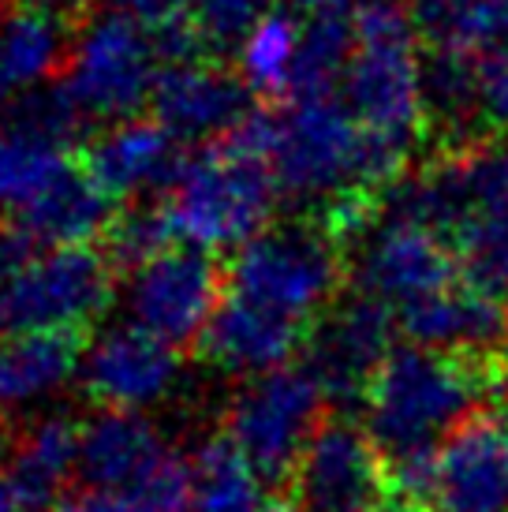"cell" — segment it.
Listing matches in <instances>:
<instances>
[{
  "label": "cell",
  "instance_id": "cell-1",
  "mask_svg": "<svg viewBox=\"0 0 508 512\" xmlns=\"http://www.w3.org/2000/svg\"><path fill=\"white\" fill-rule=\"evenodd\" d=\"M381 206L438 232L467 285L508 299V146L471 143L381 191Z\"/></svg>",
  "mask_w": 508,
  "mask_h": 512
},
{
  "label": "cell",
  "instance_id": "cell-2",
  "mask_svg": "<svg viewBox=\"0 0 508 512\" xmlns=\"http://www.w3.org/2000/svg\"><path fill=\"white\" fill-rule=\"evenodd\" d=\"M505 374L482 356L408 344L378 370L367 400V430L389 471L423 464L467 427Z\"/></svg>",
  "mask_w": 508,
  "mask_h": 512
},
{
  "label": "cell",
  "instance_id": "cell-3",
  "mask_svg": "<svg viewBox=\"0 0 508 512\" xmlns=\"http://www.w3.org/2000/svg\"><path fill=\"white\" fill-rule=\"evenodd\" d=\"M273 113H254L225 143L187 154L176 184L165 191L161 217L172 243L198 251H225L251 243L269 228L273 202L281 195L269 169Z\"/></svg>",
  "mask_w": 508,
  "mask_h": 512
},
{
  "label": "cell",
  "instance_id": "cell-4",
  "mask_svg": "<svg viewBox=\"0 0 508 512\" xmlns=\"http://www.w3.org/2000/svg\"><path fill=\"white\" fill-rule=\"evenodd\" d=\"M269 169L281 195L333 210L352 199H378L400 180L404 161L370 139L340 94L288 98L273 113Z\"/></svg>",
  "mask_w": 508,
  "mask_h": 512
},
{
  "label": "cell",
  "instance_id": "cell-5",
  "mask_svg": "<svg viewBox=\"0 0 508 512\" xmlns=\"http://www.w3.org/2000/svg\"><path fill=\"white\" fill-rule=\"evenodd\" d=\"M340 98L370 139L408 161L426 128V60L419 30L396 0H370L355 12V49Z\"/></svg>",
  "mask_w": 508,
  "mask_h": 512
},
{
  "label": "cell",
  "instance_id": "cell-6",
  "mask_svg": "<svg viewBox=\"0 0 508 512\" xmlns=\"http://www.w3.org/2000/svg\"><path fill=\"white\" fill-rule=\"evenodd\" d=\"M344 281V243L325 228L322 217L281 221L243 243L232 270L228 296L251 303L269 318L311 333Z\"/></svg>",
  "mask_w": 508,
  "mask_h": 512
},
{
  "label": "cell",
  "instance_id": "cell-7",
  "mask_svg": "<svg viewBox=\"0 0 508 512\" xmlns=\"http://www.w3.org/2000/svg\"><path fill=\"white\" fill-rule=\"evenodd\" d=\"M322 385L307 367H281L247 378L225 408L221 438L266 486L292 483L299 456L322 427Z\"/></svg>",
  "mask_w": 508,
  "mask_h": 512
},
{
  "label": "cell",
  "instance_id": "cell-8",
  "mask_svg": "<svg viewBox=\"0 0 508 512\" xmlns=\"http://www.w3.org/2000/svg\"><path fill=\"white\" fill-rule=\"evenodd\" d=\"M165 57L157 34L135 23L120 8L98 12L75 38L60 86L90 120H135L146 101H154Z\"/></svg>",
  "mask_w": 508,
  "mask_h": 512
},
{
  "label": "cell",
  "instance_id": "cell-9",
  "mask_svg": "<svg viewBox=\"0 0 508 512\" xmlns=\"http://www.w3.org/2000/svg\"><path fill=\"white\" fill-rule=\"evenodd\" d=\"M116 296V262L98 247L38 251L0 285V337L83 333Z\"/></svg>",
  "mask_w": 508,
  "mask_h": 512
},
{
  "label": "cell",
  "instance_id": "cell-10",
  "mask_svg": "<svg viewBox=\"0 0 508 512\" xmlns=\"http://www.w3.org/2000/svg\"><path fill=\"white\" fill-rule=\"evenodd\" d=\"M352 270L355 292L381 303L393 318L464 281L460 262L438 232L385 210L381 202L367 228L355 236Z\"/></svg>",
  "mask_w": 508,
  "mask_h": 512
},
{
  "label": "cell",
  "instance_id": "cell-11",
  "mask_svg": "<svg viewBox=\"0 0 508 512\" xmlns=\"http://www.w3.org/2000/svg\"><path fill=\"white\" fill-rule=\"evenodd\" d=\"M225 285L228 277L210 251L172 243L127 273V322L172 348L198 344L225 299Z\"/></svg>",
  "mask_w": 508,
  "mask_h": 512
},
{
  "label": "cell",
  "instance_id": "cell-12",
  "mask_svg": "<svg viewBox=\"0 0 508 512\" xmlns=\"http://www.w3.org/2000/svg\"><path fill=\"white\" fill-rule=\"evenodd\" d=\"M86 116L60 83L15 101L0 124V210L15 217L75 169V143Z\"/></svg>",
  "mask_w": 508,
  "mask_h": 512
},
{
  "label": "cell",
  "instance_id": "cell-13",
  "mask_svg": "<svg viewBox=\"0 0 508 512\" xmlns=\"http://www.w3.org/2000/svg\"><path fill=\"white\" fill-rule=\"evenodd\" d=\"M389 483L393 471L370 430L333 415L322 419L299 456L288 483V505L292 512H378Z\"/></svg>",
  "mask_w": 508,
  "mask_h": 512
},
{
  "label": "cell",
  "instance_id": "cell-14",
  "mask_svg": "<svg viewBox=\"0 0 508 512\" xmlns=\"http://www.w3.org/2000/svg\"><path fill=\"white\" fill-rule=\"evenodd\" d=\"M396 329H400L396 318L381 303L355 292L318 318V326L307 337L303 367L322 385L325 400H337V404L367 400L378 370L396 352Z\"/></svg>",
  "mask_w": 508,
  "mask_h": 512
},
{
  "label": "cell",
  "instance_id": "cell-15",
  "mask_svg": "<svg viewBox=\"0 0 508 512\" xmlns=\"http://www.w3.org/2000/svg\"><path fill=\"white\" fill-rule=\"evenodd\" d=\"M423 512H508V412H482L426 468Z\"/></svg>",
  "mask_w": 508,
  "mask_h": 512
},
{
  "label": "cell",
  "instance_id": "cell-16",
  "mask_svg": "<svg viewBox=\"0 0 508 512\" xmlns=\"http://www.w3.org/2000/svg\"><path fill=\"white\" fill-rule=\"evenodd\" d=\"M154 120L176 143H225L254 116L251 86L217 60L169 64L154 90Z\"/></svg>",
  "mask_w": 508,
  "mask_h": 512
},
{
  "label": "cell",
  "instance_id": "cell-17",
  "mask_svg": "<svg viewBox=\"0 0 508 512\" xmlns=\"http://www.w3.org/2000/svg\"><path fill=\"white\" fill-rule=\"evenodd\" d=\"M180 382V348L157 341L139 326H116L90 344L83 385L90 400L113 412H142L161 404Z\"/></svg>",
  "mask_w": 508,
  "mask_h": 512
},
{
  "label": "cell",
  "instance_id": "cell-18",
  "mask_svg": "<svg viewBox=\"0 0 508 512\" xmlns=\"http://www.w3.org/2000/svg\"><path fill=\"white\" fill-rule=\"evenodd\" d=\"M187 154L157 120L135 116L124 124H113L86 146L83 165L90 180L113 195L116 202L142 195V191H169L184 169Z\"/></svg>",
  "mask_w": 508,
  "mask_h": 512
},
{
  "label": "cell",
  "instance_id": "cell-19",
  "mask_svg": "<svg viewBox=\"0 0 508 512\" xmlns=\"http://www.w3.org/2000/svg\"><path fill=\"white\" fill-rule=\"evenodd\" d=\"M176 453L165 430L142 412H113L105 408L83 427L79 479L94 490H120L154 475Z\"/></svg>",
  "mask_w": 508,
  "mask_h": 512
},
{
  "label": "cell",
  "instance_id": "cell-20",
  "mask_svg": "<svg viewBox=\"0 0 508 512\" xmlns=\"http://www.w3.org/2000/svg\"><path fill=\"white\" fill-rule=\"evenodd\" d=\"M307 337L311 333L288 326L281 318H269L266 311L225 292L213 322L198 341V352L210 367L225 370V374L258 378L269 370H281Z\"/></svg>",
  "mask_w": 508,
  "mask_h": 512
},
{
  "label": "cell",
  "instance_id": "cell-21",
  "mask_svg": "<svg viewBox=\"0 0 508 512\" xmlns=\"http://www.w3.org/2000/svg\"><path fill=\"white\" fill-rule=\"evenodd\" d=\"M396 326L404 337H411V344L467 352V356H486V348L508 337L505 303L467 281L411 307L408 314L396 318Z\"/></svg>",
  "mask_w": 508,
  "mask_h": 512
},
{
  "label": "cell",
  "instance_id": "cell-22",
  "mask_svg": "<svg viewBox=\"0 0 508 512\" xmlns=\"http://www.w3.org/2000/svg\"><path fill=\"white\" fill-rule=\"evenodd\" d=\"M83 427L68 412H45L23 434H15L8 479L27 512H53L68 494V479L79 471Z\"/></svg>",
  "mask_w": 508,
  "mask_h": 512
},
{
  "label": "cell",
  "instance_id": "cell-23",
  "mask_svg": "<svg viewBox=\"0 0 508 512\" xmlns=\"http://www.w3.org/2000/svg\"><path fill=\"white\" fill-rule=\"evenodd\" d=\"M116 217L120 210L113 195H105L90 180V172L75 165L34 206L15 217V225L42 251H57V247H90L94 240H105L113 232Z\"/></svg>",
  "mask_w": 508,
  "mask_h": 512
},
{
  "label": "cell",
  "instance_id": "cell-24",
  "mask_svg": "<svg viewBox=\"0 0 508 512\" xmlns=\"http://www.w3.org/2000/svg\"><path fill=\"white\" fill-rule=\"evenodd\" d=\"M83 333H34V337H0V419L53 397L60 385L83 370Z\"/></svg>",
  "mask_w": 508,
  "mask_h": 512
},
{
  "label": "cell",
  "instance_id": "cell-25",
  "mask_svg": "<svg viewBox=\"0 0 508 512\" xmlns=\"http://www.w3.org/2000/svg\"><path fill=\"white\" fill-rule=\"evenodd\" d=\"M411 23L438 53L486 60L508 45V0H411Z\"/></svg>",
  "mask_w": 508,
  "mask_h": 512
},
{
  "label": "cell",
  "instance_id": "cell-26",
  "mask_svg": "<svg viewBox=\"0 0 508 512\" xmlns=\"http://www.w3.org/2000/svg\"><path fill=\"white\" fill-rule=\"evenodd\" d=\"M195 494V468L191 456L172 453L154 475L120 490H68L53 512H187Z\"/></svg>",
  "mask_w": 508,
  "mask_h": 512
},
{
  "label": "cell",
  "instance_id": "cell-27",
  "mask_svg": "<svg viewBox=\"0 0 508 512\" xmlns=\"http://www.w3.org/2000/svg\"><path fill=\"white\" fill-rule=\"evenodd\" d=\"M303 23L292 12L266 15L240 45V75L258 98H288L296 79Z\"/></svg>",
  "mask_w": 508,
  "mask_h": 512
},
{
  "label": "cell",
  "instance_id": "cell-28",
  "mask_svg": "<svg viewBox=\"0 0 508 512\" xmlns=\"http://www.w3.org/2000/svg\"><path fill=\"white\" fill-rule=\"evenodd\" d=\"M355 49V15L352 19H307L303 45H299L296 79L288 98H318L337 94L344 68Z\"/></svg>",
  "mask_w": 508,
  "mask_h": 512
},
{
  "label": "cell",
  "instance_id": "cell-29",
  "mask_svg": "<svg viewBox=\"0 0 508 512\" xmlns=\"http://www.w3.org/2000/svg\"><path fill=\"white\" fill-rule=\"evenodd\" d=\"M426 116L441 128H464L482 116L479 60L438 49L426 57Z\"/></svg>",
  "mask_w": 508,
  "mask_h": 512
},
{
  "label": "cell",
  "instance_id": "cell-30",
  "mask_svg": "<svg viewBox=\"0 0 508 512\" xmlns=\"http://www.w3.org/2000/svg\"><path fill=\"white\" fill-rule=\"evenodd\" d=\"M277 0H195L191 27L206 49H240L266 15H273Z\"/></svg>",
  "mask_w": 508,
  "mask_h": 512
},
{
  "label": "cell",
  "instance_id": "cell-31",
  "mask_svg": "<svg viewBox=\"0 0 508 512\" xmlns=\"http://www.w3.org/2000/svg\"><path fill=\"white\" fill-rule=\"evenodd\" d=\"M482 72V120L508 131V45L479 60Z\"/></svg>",
  "mask_w": 508,
  "mask_h": 512
},
{
  "label": "cell",
  "instance_id": "cell-32",
  "mask_svg": "<svg viewBox=\"0 0 508 512\" xmlns=\"http://www.w3.org/2000/svg\"><path fill=\"white\" fill-rule=\"evenodd\" d=\"M113 4L154 34L184 27V23H191V12H195V0H113Z\"/></svg>",
  "mask_w": 508,
  "mask_h": 512
},
{
  "label": "cell",
  "instance_id": "cell-33",
  "mask_svg": "<svg viewBox=\"0 0 508 512\" xmlns=\"http://www.w3.org/2000/svg\"><path fill=\"white\" fill-rule=\"evenodd\" d=\"M370 0H288L292 15L303 19H352V12H359Z\"/></svg>",
  "mask_w": 508,
  "mask_h": 512
},
{
  "label": "cell",
  "instance_id": "cell-34",
  "mask_svg": "<svg viewBox=\"0 0 508 512\" xmlns=\"http://www.w3.org/2000/svg\"><path fill=\"white\" fill-rule=\"evenodd\" d=\"M23 90H27V86L19 83L12 60L4 57V49H0V120H8V113L15 109V101H19Z\"/></svg>",
  "mask_w": 508,
  "mask_h": 512
},
{
  "label": "cell",
  "instance_id": "cell-35",
  "mask_svg": "<svg viewBox=\"0 0 508 512\" xmlns=\"http://www.w3.org/2000/svg\"><path fill=\"white\" fill-rule=\"evenodd\" d=\"M15 8H38V12H49L57 19H75V15H86V8L94 0H12Z\"/></svg>",
  "mask_w": 508,
  "mask_h": 512
},
{
  "label": "cell",
  "instance_id": "cell-36",
  "mask_svg": "<svg viewBox=\"0 0 508 512\" xmlns=\"http://www.w3.org/2000/svg\"><path fill=\"white\" fill-rule=\"evenodd\" d=\"M0 512H27L19 494H15L12 479H8V471H0Z\"/></svg>",
  "mask_w": 508,
  "mask_h": 512
},
{
  "label": "cell",
  "instance_id": "cell-37",
  "mask_svg": "<svg viewBox=\"0 0 508 512\" xmlns=\"http://www.w3.org/2000/svg\"><path fill=\"white\" fill-rule=\"evenodd\" d=\"M378 512H423L419 505H411V501H385Z\"/></svg>",
  "mask_w": 508,
  "mask_h": 512
},
{
  "label": "cell",
  "instance_id": "cell-38",
  "mask_svg": "<svg viewBox=\"0 0 508 512\" xmlns=\"http://www.w3.org/2000/svg\"><path fill=\"white\" fill-rule=\"evenodd\" d=\"M505 378H508V359H505Z\"/></svg>",
  "mask_w": 508,
  "mask_h": 512
}]
</instances>
